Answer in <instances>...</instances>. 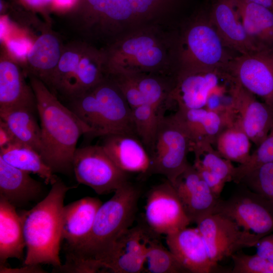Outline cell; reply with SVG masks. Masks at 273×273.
<instances>
[{"label": "cell", "instance_id": "obj_1", "mask_svg": "<svg viewBox=\"0 0 273 273\" xmlns=\"http://www.w3.org/2000/svg\"><path fill=\"white\" fill-rule=\"evenodd\" d=\"M99 207L90 233L80 246L65 249L61 271L101 272V265L111 254L118 239L133 223L141 196L140 190L126 183Z\"/></svg>", "mask_w": 273, "mask_h": 273}, {"label": "cell", "instance_id": "obj_2", "mask_svg": "<svg viewBox=\"0 0 273 273\" xmlns=\"http://www.w3.org/2000/svg\"><path fill=\"white\" fill-rule=\"evenodd\" d=\"M27 77L40 119L41 155L54 173L70 174L78 140L81 135L88 136L91 130L44 82L33 75Z\"/></svg>", "mask_w": 273, "mask_h": 273}, {"label": "cell", "instance_id": "obj_3", "mask_svg": "<svg viewBox=\"0 0 273 273\" xmlns=\"http://www.w3.org/2000/svg\"><path fill=\"white\" fill-rule=\"evenodd\" d=\"M47 196L35 206L20 214L26 253L25 264L61 265L62 216L66 193L75 187L67 186L57 178Z\"/></svg>", "mask_w": 273, "mask_h": 273}, {"label": "cell", "instance_id": "obj_4", "mask_svg": "<svg viewBox=\"0 0 273 273\" xmlns=\"http://www.w3.org/2000/svg\"><path fill=\"white\" fill-rule=\"evenodd\" d=\"M69 108L90 129L88 137L112 134L136 135L132 108L108 76L69 101Z\"/></svg>", "mask_w": 273, "mask_h": 273}, {"label": "cell", "instance_id": "obj_5", "mask_svg": "<svg viewBox=\"0 0 273 273\" xmlns=\"http://www.w3.org/2000/svg\"><path fill=\"white\" fill-rule=\"evenodd\" d=\"M103 50L76 39L64 44L49 87L68 101L90 89L106 76Z\"/></svg>", "mask_w": 273, "mask_h": 273}, {"label": "cell", "instance_id": "obj_6", "mask_svg": "<svg viewBox=\"0 0 273 273\" xmlns=\"http://www.w3.org/2000/svg\"><path fill=\"white\" fill-rule=\"evenodd\" d=\"M106 75L121 73L156 74L166 66V45L152 31L140 30L111 42L105 50Z\"/></svg>", "mask_w": 273, "mask_h": 273}, {"label": "cell", "instance_id": "obj_7", "mask_svg": "<svg viewBox=\"0 0 273 273\" xmlns=\"http://www.w3.org/2000/svg\"><path fill=\"white\" fill-rule=\"evenodd\" d=\"M209 19H199L187 30L178 54V72L223 69L233 57Z\"/></svg>", "mask_w": 273, "mask_h": 273}, {"label": "cell", "instance_id": "obj_8", "mask_svg": "<svg viewBox=\"0 0 273 273\" xmlns=\"http://www.w3.org/2000/svg\"><path fill=\"white\" fill-rule=\"evenodd\" d=\"M72 169L77 181L99 195L114 192L127 181V173L120 169L101 145L77 148Z\"/></svg>", "mask_w": 273, "mask_h": 273}, {"label": "cell", "instance_id": "obj_9", "mask_svg": "<svg viewBox=\"0 0 273 273\" xmlns=\"http://www.w3.org/2000/svg\"><path fill=\"white\" fill-rule=\"evenodd\" d=\"M196 223L208 255L216 265L244 248L255 247L263 237L241 230L235 221L219 213L206 215Z\"/></svg>", "mask_w": 273, "mask_h": 273}, {"label": "cell", "instance_id": "obj_10", "mask_svg": "<svg viewBox=\"0 0 273 273\" xmlns=\"http://www.w3.org/2000/svg\"><path fill=\"white\" fill-rule=\"evenodd\" d=\"M191 142L172 115H163L159 122L149 172L164 175L172 184L189 164Z\"/></svg>", "mask_w": 273, "mask_h": 273}, {"label": "cell", "instance_id": "obj_11", "mask_svg": "<svg viewBox=\"0 0 273 273\" xmlns=\"http://www.w3.org/2000/svg\"><path fill=\"white\" fill-rule=\"evenodd\" d=\"M241 184L228 199H220L214 213L231 218L244 230L263 236L272 233L273 203Z\"/></svg>", "mask_w": 273, "mask_h": 273}, {"label": "cell", "instance_id": "obj_12", "mask_svg": "<svg viewBox=\"0 0 273 273\" xmlns=\"http://www.w3.org/2000/svg\"><path fill=\"white\" fill-rule=\"evenodd\" d=\"M226 71L273 108V48L233 57Z\"/></svg>", "mask_w": 273, "mask_h": 273}, {"label": "cell", "instance_id": "obj_13", "mask_svg": "<svg viewBox=\"0 0 273 273\" xmlns=\"http://www.w3.org/2000/svg\"><path fill=\"white\" fill-rule=\"evenodd\" d=\"M145 215L148 229L157 235L166 236L191 223L172 184L168 180L149 191Z\"/></svg>", "mask_w": 273, "mask_h": 273}, {"label": "cell", "instance_id": "obj_14", "mask_svg": "<svg viewBox=\"0 0 273 273\" xmlns=\"http://www.w3.org/2000/svg\"><path fill=\"white\" fill-rule=\"evenodd\" d=\"M229 76L223 69L178 72L169 103H175L178 108H205L210 93Z\"/></svg>", "mask_w": 273, "mask_h": 273}, {"label": "cell", "instance_id": "obj_15", "mask_svg": "<svg viewBox=\"0 0 273 273\" xmlns=\"http://www.w3.org/2000/svg\"><path fill=\"white\" fill-rule=\"evenodd\" d=\"M152 232L142 225L128 229L116 242L111 254L101 265V272H143L148 241Z\"/></svg>", "mask_w": 273, "mask_h": 273}, {"label": "cell", "instance_id": "obj_16", "mask_svg": "<svg viewBox=\"0 0 273 273\" xmlns=\"http://www.w3.org/2000/svg\"><path fill=\"white\" fill-rule=\"evenodd\" d=\"M64 44L52 30L51 23H43L35 35L22 68L26 75H33L49 86L60 59Z\"/></svg>", "mask_w": 273, "mask_h": 273}, {"label": "cell", "instance_id": "obj_17", "mask_svg": "<svg viewBox=\"0 0 273 273\" xmlns=\"http://www.w3.org/2000/svg\"><path fill=\"white\" fill-rule=\"evenodd\" d=\"M20 64L4 44L0 55V109L26 107L37 112L36 99Z\"/></svg>", "mask_w": 273, "mask_h": 273}, {"label": "cell", "instance_id": "obj_18", "mask_svg": "<svg viewBox=\"0 0 273 273\" xmlns=\"http://www.w3.org/2000/svg\"><path fill=\"white\" fill-rule=\"evenodd\" d=\"M172 116L189 139L191 144L209 142L213 145L222 130L238 117L237 114H220L206 108H177Z\"/></svg>", "mask_w": 273, "mask_h": 273}, {"label": "cell", "instance_id": "obj_19", "mask_svg": "<svg viewBox=\"0 0 273 273\" xmlns=\"http://www.w3.org/2000/svg\"><path fill=\"white\" fill-rule=\"evenodd\" d=\"M235 109L242 126L257 147L273 126V108L244 88L238 82L234 89Z\"/></svg>", "mask_w": 273, "mask_h": 273}, {"label": "cell", "instance_id": "obj_20", "mask_svg": "<svg viewBox=\"0 0 273 273\" xmlns=\"http://www.w3.org/2000/svg\"><path fill=\"white\" fill-rule=\"evenodd\" d=\"M209 19L227 48L239 55L259 50L247 34L232 0H214Z\"/></svg>", "mask_w": 273, "mask_h": 273}, {"label": "cell", "instance_id": "obj_21", "mask_svg": "<svg viewBox=\"0 0 273 273\" xmlns=\"http://www.w3.org/2000/svg\"><path fill=\"white\" fill-rule=\"evenodd\" d=\"M168 249L192 273H209L217 266L211 260L198 229L185 228L166 236Z\"/></svg>", "mask_w": 273, "mask_h": 273}, {"label": "cell", "instance_id": "obj_22", "mask_svg": "<svg viewBox=\"0 0 273 273\" xmlns=\"http://www.w3.org/2000/svg\"><path fill=\"white\" fill-rule=\"evenodd\" d=\"M102 203L97 198L86 197L64 206L62 239L66 242L65 250L76 248L86 240Z\"/></svg>", "mask_w": 273, "mask_h": 273}, {"label": "cell", "instance_id": "obj_23", "mask_svg": "<svg viewBox=\"0 0 273 273\" xmlns=\"http://www.w3.org/2000/svg\"><path fill=\"white\" fill-rule=\"evenodd\" d=\"M136 135L112 134L104 136L101 146L114 163L127 172H149L151 159L147 150Z\"/></svg>", "mask_w": 273, "mask_h": 273}, {"label": "cell", "instance_id": "obj_24", "mask_svg": "<svg viewBox=\"0 0 273 273\" xmlns=\"http://www.w3.org/2000/svg\"><path fill=\"white\" fill-rule=\"evenodd\" d=\"M209 142L191 145L195 156L194 166L212 191L219 197L225 184L233 181L234 166L232 162L218 153Z\"/></svg>", "mask_w": 273, "mask_h": 273}, {"label": "cell", "instance_id": "obj_25", "mask_svg": "<svg viewBox=\"0 0 273 273\" xmlns=\"http://www.w3.org/2000/svg\"><path fill=\"white\" fill-rule=\"evenodd\" d=\"M29 174L0 157V197L15 207L36 200L43 192L44 186Z\"/></svg>", "mask_w": 273, "mask_h": 273}, {"label": "cell", "instance_id": "obj_26", "mask_svg": "<svg viewBox=\"0 0 273 273\" xmlns=\"http://www.w3.org/2000/svg\"><path fill=\"white\" fill-rule=\"evenodd\" d=\"M251 40L258 50L273 48V10L245 0H232Z\"/></svg>", "mask_w": 273, "mask_h": 273}, {"label": "cell", "instance_id": "obj_27", "mask_svg": "<svg viewBox=\"0 0 273 273\" xmlns=\"http://www.w3.org/2000/svg\"><path fill=\"white\" fill-rule=\"evenodd\" d=\"M14 206L0 197V265L9 258L23 259L26 247L23 225Z\"/></svg>", "mask_w": 273, "mask_h": 273}, {"label": "cell", "instance_id": "obj_28", "mask_svg": "<svg viewBox=\"0 0 273 273\" xmlns=\"http://www.w3.org/2000/svg\"><path fill=\"white\" fill-rule=\"evenodd\" d=\"M35 113L26 107L1 109L0 119L6 123L16 141L32 148L41 155V128Z\"/></svg>", "mask_w": 273, "mask_h": 273}, {"label": "cell", "instance_id": "obj_29", "mask_svg": "<svg viewBox=\"0 0 273 273\" xmlns=\"http://www.w3.org/2000/svg\"><path fill=\"white\" fill-rule=\"evenodd\" d=\"M0 157L14 167L37 175L46 185H52L58 177L38 152L18 142L1 148Z\"/></svg>", "mask_w": 273, "mask_h": 273}, {"label": "cell", "instance_id": "obj_30", "mask_svg": "<svg viewBox=\"0 0 273 273\" xmlns=\"http://www.w3.org/2000/svg\"><path fill=\"white\" fill-rule=\"evenodd\" d=\"M251 142L238 116L219 133L214 145L221 156L240 164L249 158Z\"/></svg>", "mask_w": 273, "mask_h": 273}, {"label": "cell", "instance_id": "obj_31", "mask_svg": "<svg viewBox=\"0 0 273 273\" xmlns=\"http://www.w3.org/2000/svg\"><path fill=\"white\" fill-rule=\"evenodd\" d=\"M179 198L191 222L214 213L220 199L202 178L193 184Z\"/></svg>", "mask_w": 273, "mask_h": 273}, {"label": "cell", "instance_id": "obj_32", "mask_svg": "<svg viewBox=\"0 0 273 273\" xmlns=\"http://www.w3.org/2000/svg\"><path fill=\"white\" fill-rule=\"evenodd\" d=\"M153 234L147 242L143 272L188 273L171 251L157 239V235Z\"/></svg>", "mask_w": 273, "mask_h": 273}, {"label": "cell", "instance_id": "obj_33", "mask_svg": "<svg viewBox=\"0 0 273 273\" xmlns=\"http://www.w3.org/2000/svg\"><path fill=\"white\" fill-rule=\"evenodd\" d=\"M135 133L147 150L153 151L159 122L164 111H159L148 104L132 109Z\"/></svg>", "mask_w": 273, "mask_h": 273}, {"label": "cell", "instance_id": "obj_34", "mask_svg": "<svg viewBox=\"0 0 273 273\" xmlns=\"http://www.w3.org/2000/svg\"><path fill=\"white\" fill-rule=\"evenodd\" d=\"M133 76L145 103L159 111H164L169 104V97L172 85H169L156 74L143 73H128Z\"/></svg>", "mask_w": 273, "mask_h": 273}, {"label": "cell", "instance_id": "obj_35", "mask_svg": "<svg viewBox=\"0 0 273 273\" xmlns=\"http://www.w3.org/2000/svg\"><path fill=\"white\" fill-rule=\"evenodd\" d=\"M273 162V126L265 139L251 153L244 163L235 166L233 181L239 184L247 174L261 166Z\"/></svg>", "mask_w": 273, "mask_h": 273}, {"label": "cell", "instance_id": "obj_36", "mask_svg": "<svg viewBox=\"0 0 273 273\" xmlns=\"http://www.w3.org/2000/svg\"><path fill=\"white\" fill-rule=\"evenodd\" d=\"M273 203V162L246 175L240 181Z\"/></svg>", "mask_w": 273, "mask_h": 273}, {"label": "cell", "instance_id": "obj_37", "mask_svg": "<svg viewBox=\"0 0 273 273\" xmlns=\"http://www.w3.org/2000/svg\"><path fill=\"white\" fill-rule=\"evenodd\" d=\"M233 261L232 273H273V263L257 253L247 254L241 250L231 256Z\"/></svg>", "mask_w": 273, "mask_h": 273}, {"label": "cell", "instance_id": "obj_38", "mask_svg": "<svg viewBox=\"0 0 273 273\" xmlns=\"http://www.w3.org/2000/svg\"><path fill=\"white\" fill-rule=\"evenodd\" d=\"M107 76L114 81L132 109L145 104L144 97L131 73H116Z\"/></svg>", "mask_w": 273, "mask_h": 273}, {"label": "cell", "instance_id": "obj_39", "mask_svg": "<svg viewBox=\"0 0 273 273\" xmlns=\"http://www.w3.org/2000/svg\"><path fill=\"white\" fill-rule=\"evenodd\" d=\"M54 1V0H18V3L33 13H41L46 21L51 23L48 12L52 10Z\"/></svg>", "mask_w": 273, "mask_h": 273}, {"label": "cell", "instance_id": "obj_40", "mask_svg": "<svg viewBox=\"0 0 273 273\" xmlns=\"http://www.w3.org/2000/svg\"><path fill=\"white\" fill-rule=\"evenodd\" d=\"M255 247L257 254L273 263V233L262 237Z\"/></svg>", "mask_w": 273, "mask_h": 273}, {"label": "cell", "instance_id": "obj_41", "mask_svg": "<svg viewBox=\"0 0 273 273\" xmlns=\"http://www.w3.org/2000/svg\"><path fill=\"white\" fill-rule=\"evenodd\" d=\"M1 273H45L40 264H25L23 267L12 268L6 265H0Z\"/></svg>", "mask_w": 273, "mask_h": 273}, {"label": "cell", "instance_id": "obj_42", "mask_svg": "<svg viewBox=\"0 0 273 273\" xmlns=\"http://www.w3.org/2000/svg\"><path fill=\"white\" fill-rule=\"evenodd\" d=\"M15 141L14 136L6 123L0 119V148Z\"/></svg>", "mask_w": 273, "mask_h": 273}, {"label": "cell", "instance_id": "obj_43", "mask_svg": "<svg viewBox=\"0 0 273 273\" xmlns=\"http://www.w3.org/2000/svg\"><path fill=\"white\" fill-rule=\"evenodd\" d=\"M77 0H54L52 10L62 14L68 11Z\"/></svg>", "mask_w": 273, "mask_h": 273}, {"label": "cell", "instance_id": "obj_44", "mask_svg": "<svg viewBox=\"0 0 273 273\" xmlns=\"http://www.w3.org/2000/svg\"><path fill=\"white\" fill-rule=\"evenodd\" d=\"M261 5L273 10V0H245Z\"/></svg>", "mask_w": 273, "mask_h": 273}, {"label": "cell", "instance_id": "obj_45", "mask_svg": "<svg viewBox=\"0 0 273 273\" xmlns=\"http://www.w3.org/2000/svg\"><path fill=\"white\" fill-rule=\"evenodd\" d=\"M11 2L17 3H18V0H11Z\"/></svg>", "mask_w": 273, "mask_h": 273}]
</instances>
